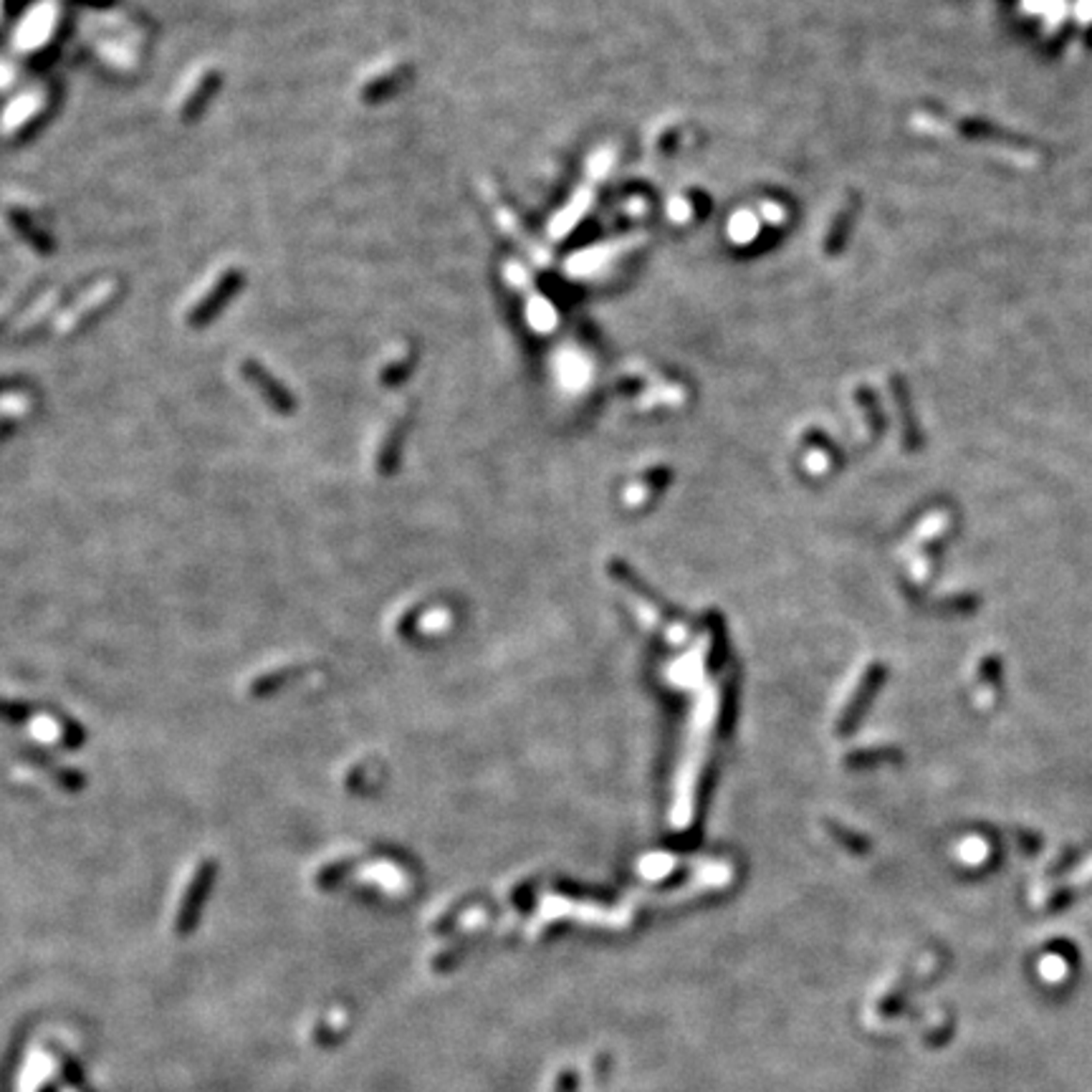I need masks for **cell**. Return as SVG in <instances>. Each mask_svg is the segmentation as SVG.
I'll return each instance as SVG.
<instances>
[{
    "mask_svg": "<svg viewBox=\"0 0 1092 1092\" xmlns=\"http://www.w3.org/2000/svg\"><path fill=\"white\" fill-rule=\"evenodd\" d=\"M220 87V73L213 71V69H202V71L195 73V79H190V84H187V89L182 91V97H180L178 106H180V117L182 119H195L198 114L205 109V104L211 102L213 94L218 91Z\"/></svg>",
    "mask_w": 1092,
    "mask_h": 1092,
    "instance_id": "6",
    "label": "cell"
},
{
    "mask_svg": "<svg viewBox=\"0 0 1092 1092\" xmlns=\"http://www.w3.org/2000/svg\"><path fill=\"white\" fill-rule=\"evenodd\" d=\"M46 713L61 726V746L66 752H79L81 746L87 744V728L81 726L79 720H73L71 716L61 711H54V708H46Z\"/></svg>",
    "mask_w": 1092,
    "mask_h": 1092,
    "instance_id": "12",
    "label": "cell"
},
{
    "mask_svg": "<svg viewBox=\"0 0 1092 1092\" xmlns=\"http://www.w3.org/2000/svg\"><path fill=\"white\" fill-rule=\"evenodd\" d=\"M359 865V860H337V863H329V865H324L319 873H316V885L319 888H337L344 878H347L355 867Z\"/></svg>",
    "mask_w": 1092,
    "mask_h": 1092,
    "instance_id": "14",
    "label": "cell"
},
{
    "mask_svg": "<svg viewBox=\"0 0 1092 1092\" xmlns=\"http://www.w3.org/2000/svg\"><path fill=\"white\" fill-rule=\"evenodd\" d=\"M415 362H418L415 349L410 347V344H404L403 352H400L397 356H389L388 362H385V367H382V372H380L382 388H397L400 382L407 380V377H410V372H413Z\"/></svg>",
    "mask_w": 1092,
    "mask_h": 1092,
    "instance_id": "11",
    "label": "cell"
},
{
    "mask_svg": "<svg viewBox=\"0 0 1092 1092\" xmlns=\"http://www.w3.org/2000/svg\"><path fill=\"white\" fill-rule=\"evenodd\" d=\"M215 875H218V863H215V860H200V863H198L193 878L187 882L185 895L180 900L178 921H175L178 936L193 933V928L198 926V921H200L202 915V908L208 903V895H211L213 885H215Z\"/></svg>",
    "mask_w": 1092,
    "mask_h": 1092,
    "instance_id": "2",
    "label": "cell"
},
{
    "mask_svg": "<svg viewBox=\"0 0 1092 1092\" xmlns=\"http://www.w3.org/2000/svg\"><path fill=\"white\" fill-rule=\"evenodd\" d=\"M855 213H858V200L852 198V200H845V205L832 215V223H830L825 235L827 256H837V253L845 248L849 228H852V220H855Z\"/></svg>",
    "mask_w": 1092,
    "mask_h": 1092,
    "instance_id": "10",
    "label": "cell"
},
{
    "mask_svg": "<svg viewBox=\"0 0 1092 1092\" xmlns=\"http://www.w3.org/2000/svg\"><path fill=\"white\" fill-rule=\"evenodd\" d=\"M241 286L243 274L238 268L226 266L220 268V271H215L211 281H208V286H205V289L195 296L193 304L187 307L185 322L190 324V326H205L213 316L218 314L220 309L226 307L228 301L233 299L235 292H238Z\"/></svg>",
    "mask_w": 1092,
    "mask_h": 1092,
    "instance_id": "1",
    "label": "cell"
},
{
    "mask_svg": "<svg viewBox=\"0 0 1092 1092\" xmlns=\"http://www.w3.org/2000/svg\"><path fill=\"white\" fill-rule=\"evenodd\" d=\"M311 671H314L311 665H286V668H276V671L271 673H263L259 678H253V683L248 686V696L256 698V701L278 696L281 690H286L292 683L301 680Z\"/></svg>",
    "mask_w": 1092,
    "mask_h": 1092,
    "instance_id": "7",
    "label": "cell"
},
{
    "mask_svg": "<svg viewBox=\"0 0 1092 1092\" xmlns=\"http://www.w3.org/2000/svg\"><path fill=\"white\" fill-rule=\"evenodd\" d=\"M404 79H407V66L404 64L382 66V69H377V71L370 73V76L362 81L359 97L367 99V102H377V99L382 97H389V94H395V91L403 87Z\"/></svg>",
    "mask_w": 1092,
    "mask_h": 1092,
    "instance_id": "8",
    "label": "cell"
},
{
    "mask_svg": "<svg viewBox=\"0 0 1092 1092\" xmlns=\"http://www.w3.org/2000/svg\"><path fill=\"white\" fill-rule=\"evenodd\" d=\"M21 756H24L31 767H39L43 768L46 774H49L54 782H56L64 792L69 794H76L81 792L84 786H87V777L81 774L79 768H71V767H64V764H58L54 756H51L49 752H43V749H39V746H25L24 752H21Z\"/></svg>",
    "mask_w": 1092,
    "mask_h": 1092,
    "instance_id": "5",
    "label": "cell"
},
{
    "mask_svg": "<svg viewBox=\"0 0 1092 1092\" xmlns=\"http://www.w3.org/2000/svg\"><path fill=\"white\" fill-rule=\"evenodd\" d=\"M39 711H40L39 705L28 704V701L0 696V720H3V723H13V726H18V723L31 720Z\"/></svg>",
    "mask_w": 1092,
    "mask_h": 1092,
    "instance_id": "13",
    "label": "cell"
},
{
    "mask_svg": "<svg viewBox=\"0 0 1092 1092\" xmlns=\"http://www.w3.org/2000/svg\"><path fill=\"white\" fill-rule=\"evenodd\" d=\"M117 296H119V283L109 281L94 286V289L84 296V301L79 299V307L69 309V314L64 316V322L58 324V332L66 334V337L76 334L79 329H84L87 324H91L94 319H99V316L104 314L106 309L112 307V301H117Z\"/></svg>",
    "mask_w": 1092,
    "mask_h": 1092,
    "instance_id": "3",
    "label": "cell"
},
{
    "mask_svg": "<svg viewBox=\"0 0 1092 1092\" xmlns=\"http://www.w3.org/2000/svg\"><path fill=\"white\" fill-rule=\"evenodd\" d=\"M241 374L251 382V388L263 397V403L278 415H293L296 413V400L289 389L283 388L281 382L276 380L274 374L268 372L266 367L256 359H243Z\"/></svg>",
    "mask_w": 1092,
    "mask_h": 1092,
    "instance_id": "4",
    "label": "cell"
},
{
    "mask_svg": "<svg viewBox=\"0 0 1092 1092\" xmlns=\"http://www.w3.org/2000/svg\"><path fill=\"white\" fill-rule=\"evenodd\" d=\"M407 425H410V418H407V415L397 418V420L392 422V428H389L388 435H385V440H382L380 453H377V473H380V476H392L397 470Z\"/></svg>",
    "mask_w": 1092,
    "mask_h": 1092,
    "instance_id": "9",
    "label": "cell"
}]
</instances>
